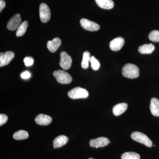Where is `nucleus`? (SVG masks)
I'll return each instance as SVG.
<instances>
[{"mask_svg":"<svg viewBox=\"0 0 159 159\" xmlns=\"http://www.w3.org/2000/svg\"><path fill=\"white\" fill-rule=\"evenodd\" d=\"M89 159H94L92 158H89Z\"/></svg>","mask_w":159,"mask_h":159,"instance_id":"c85d7f7f","label":"nucleus"},{"mask_svg":"<svg viewBox=\"0 0 159 159\" xmlns=\"http://www.w3.org/2000/svg\"><path fill=\"white\" fill-rule=\"evenodd\" d=\"M8 116L5 114H1L0 115V125L2 126L3 124L6 123L8 121Z\"/></svg>","mask_w":159,"mask_h":159,"instance_id":"a878e982","label":"nucleus"},{"mask_svg":"<svg viewBox=\"0 0 159 159\" xmlns=\"http://www.w3.org/2000/svg\"><path fill=\"white\" fill-rule=\"evenodd\" d=\"M110 143V140L105 137H99L97 139H92L89 142L91 147L96 148L104 147L108 145Z\"/></svg>","mask_w":159,"mask_h":159,"instance_id":"6e6552de","label":"nucleus"},{"mask_svg":"<svg viewBox=\"0 0 159 159\" xmlns=\"http://www.w3.org/2000/svg\"><path fill=\"white\" fill-rule=\"evenodd\" d=\"M61 44V40L58 38H55L52 41H49L47 43V48L52 53L57 51Z\"/></svg>","mask_w":159,"mask_h":159,"instance_id":"ddd939ff","label":"nucleus"},{"mask_svg":"<svg viewBox=\"0 0 159 159\" xmlns=\"http://www.w3.org/2000/svg\"><path fill=\"white\" fill-rule=\"evenodd\" d=\"M98 6L102 9H111L114 7V3L112 0H95Z\"/></svg>","mask_w":159,"mask_h":159,"instance_id":"f3484780","label":"nucleus"},{"mask_svg":"<svg viewBox=\"0 0 159 159\" xmlns=\"http://www.w3.org/2000/svg\"><path fill=\"white\" fill-rule=\"evenodd\" d=\"M127 103H120L115 105L113 108V113L115 116H119L124 113L127 108Z\"/></svg>","mask_w":159,"mask_h":159,"instance_id":"a211bd4d","label":"nucleus"},{"mask_svg":"<svg viewBox=\"0 0 159 159\" xmlns=\"http://www.w3.org/2000/svg\"><path fill=\"white\" fill-rule=\"evenodd\" d=\"M125 40L123 38L119 37L114 39L110 43L111 50L114 51H119L122 49L124 44Z\"/></svg>","mask_w":159,"mask_h":159,"instance_id":"9b49d317","label":"nucleus"},{"mask_svg":"<svg viewBox=\"0 0 159 159\" xmlns=\"http://www.w3.org/2000/svg\"><path fill=\"white\" fill-rule=\"evenodd\" d=\"M91 67L94 70H97L100 67V63L94 56L91 57L90 61Z\"/></svg>","mask_w":159,"mask_h":159,"instance_id":"b1692460","label":"nucleus"},{"mask_svg":"<svg viewBox=\"0 0 159 159\" xmlns=\"http://www.w3.org/2000/svg\"><path fill=\"white\" fill-rule=\"evenodd\" d=\"M29 23L27 21L23 22L19 26L16 31V35L18 37L22 36L25 34L28 27Z\"/></svg>","mask_w":159,"mask_h":159,"instance_id":"aec40b11","label":"nucleus"},{"mask_svg":"<svg viewBox=\"0 0 159 159\" xmlns=\"http://www.w3.org/2000/svg\"><path fill=\"white\" fill-rule=\"evenodd\" d=\"M122 74L124 77L130 79L136 78L139 76V69L135 65L128 63L122 69Z\"/></svg>","mask_w":159,"mask_h":159,"instance_id":"f257e3e1","label":"nucleus"},{"mask_svg":"<svg viewBox=\"0 0 159 159\" xmlns=\"http://www.w3.org/2000/svg\"><path fill=\"white\" fill-rule=\"evenodd\" d=\"M148 38L151 41L153 42H159V31L154 30L151 31L148 35Z\"/></svg>","mask_w":159,"mask_h":159,"instance_id":"5701e85b","label":"nucleus"},{"mask_svg":"<svg viewBox=\"0 0 159 159\" xmlns=\"http://www.w3.org/2000/svg\"><path fill=\"white\" fill-rule=\"evenodd\" d=\"M14 53L12 51H7L5 53L1 52L0 54V67L7 65L13 59Z\"/></svg>","mask_w":159,"mask_h":159,"instance_id":"1a4fd4ad","label":"nucleus"},{"mask_svg":"<svg viewBox=\"0 0 159 159\" xmlns=\"http://www.w3.org/2000/svg\"><path fill=\"white\" fill-rule=\"evenodd\" d=\"M155 50V46L153 44H145L140 46L139 48V53L142 54H151Z\"/></svg>","mask_w":159,"mask_h":159,"instance_id":"dca6fc26","label":"nucleus"},{"mask_svg":"<svg viewBox=\"0 0 159 159\" xmlns=\"http://www.w3.org/2000/svg\"><path fill=\"white\" fill-rule=\"evenodd\" d=\"M131 138L134 141L145 145L148 147H151L152 143L150 139L145 134L139 132H134L131 134Z\"/></svg>","mask_w":159,"mask_h":159,"instance_id":"f03ea898","label":"nucleus"},{"mask_svg":"<svg viewBox=\"0 0 159 159\" xmlns=\"http://www.w3.org/2000/svg\"><path fill=\"white\" fill-rule=\"evenodd\" d=\"M90 54L87 51H84L83 54V59L81 62V67L83 69H87L88 68L89 61H90Z\"/></svg>","mask_w":159,"mask_h":159,"instance_id":"6ab92c4d","label":"nucleus"},{"mask_svg":"<svg viewBox=\"0 0 159 159\" xmlns=\"http://www.w3.org/2000/svg\"><path fill=\"white\" fill-rule=\"evenodd\" d=\"M21 21V17L20 14L15 15L8 22L7 25V28L10 31H14L16 29H18L20 25Z\"/></svg>","mask_w":159,"mask_h":159,"instance_id":"9d476101","label":"nucleus"},{"mask_svg":"<svg viewBox=\"0 0 159 159\" xmlns=\"http://www.w3.org/2000/svg\"><path fill=\"white\" fill-rule=\"evenodd\" d=\"M39 16L41 21L44 23L48 22L51 19V11L45 3H42L40 5Z\"/></svg>","mask_w":159,"mask_h":159,"instance_id":"39448f33","label":"nucleus"},{"mask_svg":"<svg viewBox=\"0 0 159 159\" xmlns=\"http://www.w3.org/2000/svg\"><path fill=\"white\" fill-rule=\"evenodd\" d=\"M151 113L155 116H159V100L157 98H152L150 104Z\"/></svg>","mask_w":159,"mask_h":159,"instance_id":"2eb2a0df","label":"nucleus"},{"mask_svg":"<svg viewBox=\"0 0 159 159\" xmlns=\"http://www.w3.org/2000/svg\"><path fill=\"white\" fill-rule=\"evenodd\" d=\"M68 138L65 135H60L56 137L53 141V146L54 148H60L65 145L68 141Z\"/></svg>","mask_w":159,"mask_h":159,"instance_id":"4468645a","label":"nucleus"},{"mask_svg":"<svg viewBox=\"0 0 159 159\" xmlns=\"http://www.w3.org/2000/svg\"><path fill=\"white\" fill-rule=\"evenodd\" d=\"M29 135L26 131L20 130L15 133L13 137L14 139L16 140H25L29 138Z\"/></svg>","mask_w":159,"mask_h":159,"instance_id":"412c9836","label":"nucleus"},{"mask_svg":"<svg viewBox=\"0 0 159 159\" xmlns=\"http://www.w3.org/2000/svg\"><path fill=\"white\" fill-rule=\"evenodd\" d=\"M25 65L27 66H32L34 63V59L32 57H26L24 60Z\"/></svg>","mask_w":159,"mask_h":159,"instance_id":"393cba45","label":"nucleus"},{"mask_svg":"<svg viewBox=\"0 0 159 159\" xmlns=\"http://www.w3.org/2000/svg\"><path fill=\"white\" fill-rule=\"evenodd\" d=\"M5 6H6V2L5 1L3 0H1L0 1V12H2Z\"/></svg>","mask_w":159,"mask_h":159,"instance_id":"cd10ccee","label":"nucleus"},{"mask_svg":"<svg viewBox=\"0 0 159 159\" xmlns=\"http://www.w3.org/2000/svg\"><path fill=\"white\" fill-rule=\"evenodd\" d=\"M60 60L59 65L63 70H68L71 67L72 59L70 55L65 51L61 52L60 54Z\"/></svg>","mask_w":159,"mask_h":159,"instance_id":"423d86ee","label":"nucleus"},{"mask_svg":"<svg viewBox=\"0 0 159 159\" xmlns=\"http://www.w3.org/2000/svg\"><path fill=\"white\" fill-rule=\"evenodd\" d=\"M68 95L72 99H85L88 97L89 93L85 89L76 87L69 91Z\"/></svg>","mask_w":159,"mask_h":159,"instance_id":"20e7f679","label":"nucleus"},{"mask_svg":"<svg viewBox=\"0 0 159 159\" xmlns=\"http://www.w3.org/2000/svg\"><path fill=\"white\" fill-rule=\"evenodd\" d=\"M80 24L81 27L84 29L88 30V31H97L100 29V26L97 23L86 19H81L80 20Z\"/></svg>","mask_w":159,"mask_h":159,"instance_id":"0eeeda50","label":"nucleus"},{"mask_svg":"<svg viewBox=\"0 0 159 159\" xmlns=\"http://www.w3.org/2000/svg\"><path fill=\"white\" fill-rule=\"evenodd\" d=\"M53 75L57 81L62 84H68L72 81V77L66 71L59 70L54 71Z\"/></svg>","mask_w":159,"mask_h":159,"instance_id":"7ed1b4c3","label":"nucleus"},{"mask_svg":"<svg viewBox=\"0 0 159 159\" xmlns=\"http://www.w3.org/2000/svg\"><path fill=\"white\" fill-rule=\"evenodd\" d=\"M122 159H140V156L134 152H126L122 155Z\"/></svg>","mask_w":159,"mask_h":159,"instance_id":"4be33fe9","label":"nucleus"},{"mask_svg":"<svg viewBox=\"0 0 159 159\" xmlns=\"http://www.w3.org/2000/svg\"><path fill=\"white\" fill-rule=\"evenodd\" d=\"M21 77L23 79H29L31 77V74L28 71H25V72H23L21 74Z\"/></svg>","mask_w":159,"mask_h":159,"instance_id":"bb28decb","label":"nucleus"},{"mask_svg":"<svg viewBox=\"0 0 159 159\" xmlns=\"http://www.w3.org/2000/svg\"><path fill=\"white\" fill-rule=\"evenodd\" d=\"M52 118L48 115L39 114L35 118V122L39 125H47L52 122Z\"/></svg>","mask_w":159,"mask_h":159,"instance_id":"f8f14e48","label":"nucleus"}]
</instances>
